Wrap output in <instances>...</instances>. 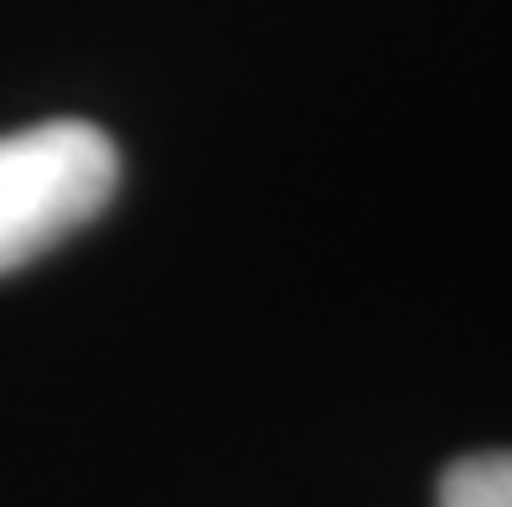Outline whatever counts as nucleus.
<instances>
[{"label": "nucleus", "instance_id": "f257e3e1", "mask_svg": "<svg viewBox=\"0 0 512 507\" xmlns=\"http://www.w3.org/2000/svg\"><path fill=\"white\" fill-rule=\"evenodd\" d=\"M114 187L119 151L88 119H47L0 135V275L99 218Z\"/></svg>", "mask_w": 512, "mask_h": 507}, {"label": "nucleus", "instance_id": "f03ea898", "mask_svg": "<svg viewBox=\"0 0 512 507\" xmlns=\"http://www.w3.org/2000/svg\"><path fill=\"white\" fill-rule=\"evenodd\" d=\"M440 507H512V451H481L440 476Z\"/></svg>", "mask_w": 512, "mask_h": 507}]
</instances>
